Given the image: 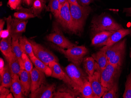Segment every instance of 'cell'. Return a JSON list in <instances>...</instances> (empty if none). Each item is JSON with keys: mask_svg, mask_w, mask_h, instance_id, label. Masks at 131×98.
I'll use <instances>...</instances> for the list:
<instances>
[{"mask_svg": "<svg viewBox=\"0 0 131 98\" xmlns=\"http://www.w3.org/2000/svg\"><path fill=\"white\" fill-rule=\"evenodd\" d=\"M91 31L93 35L104 31H116L123 29L111 16L106 13L94 16L91 22Z\"/></svg>", "mask_w": 131, "mask_h": 98, "instance_id": "6da1fadb", "label": "cell"}, {"mask_svg": "<svg viewBox=\"0 0 131 98\" xmlns=\"http://www.w3.org/2000/svg\"><path fill=\"white\" fill-rule=\"evenodd\" d=\"M72 19L73 33L78 34L83 30L85 21L92 11L90 6H82L79 4H70Z\"/></svg>", "mask_w": 131, "mask_h": 98, "instance_id": "7a4b0ae2", "label": "cell"}, {"mask_svg": "<svg viewBox=\"0 0 131 98\" xmlns=\"http://www.w3.org/2000/svg\"><path fill=\"white\" fill-rule=\"evenodd\" d=\"M122 71V66L112 65L109 63L101 71V81L103 87L108 91L118 81Z\"/></svg>", "mask_w": 131, "mask_h": 98, "instance_id": "3957f363", "label": "cell"}, {"mask_svg": "<svg viewBox=\"0 0 131 98\" xmlns=\"http://www.w3.org/2000/svg\"><path fill=\"white\" fill-rule=\"evenodd\" d=\"M65 70L66 73L75 86L77 91L81 93L83 85L86 81L89 80L88 76L84 73L79 66L73 63L68 65Z\"/></svg>", "mask_w": 131, "mask_h": 98, "instance_id": "277c9868", "label": "cell"}, {"mask_svg": "<svg viewBox=\"0 0 131 98\" xmlns=\"http://www.w3.org/2000/svg\"><path fill=\"white\" fill-rule=\"evenodd\" d=\"M61 52L64 55L69 61L77 66H79L83 61L85 55L88 53V50L85 46L76 45L64 50L62 48H58Z\"/></svg>", "mask_w": 131, "mask_h": 98, "instance_id": "5b68a950", "label": "cell"}, {"mask_svg": "<svg viewBox=\"0 0 131 98\" xmlns=\"http://www.w3.org/2000/svg\"><path fill=\"white\" fill-rule=\"evenodd\" d=\"M29 41L32 45L35 56L45 64L48 65L49 63L52 61L59 62L58 58L49 50L34 41Z\"/></svg>", "mask_w": 131, "mask_h": 98, "instance_id": "8992f818", "label": "cell"}, {"mask_svg": "<svg viewBox=\"0 0 131 98\" xmlns=\"http://www.w3.org/2000/svg\"><path fill=\"white\" fill-rule=\"evenodd\" d=\"M47 40L54 43L58 47L64 49H68L76 46L65 37L59 28L54 26L53 31L46 37Z\"/></svg>", "mask_w": 131, "mask_h": 98, "instance_id": "52a82bcc", "label": "cell"}, {"mask_svg": "<svg viewBox=\"0 0 131 98\" xmlns=\"http://www.w3.org/2000/svg\"><path fill=\"white\" fill-rule=\"evenodd\" d=\"M101 71L98 64L95 62V71L92 76L88 79L96 98L102 97L104 94L108 91L107 89L103 87L101 84Z\"/></svg>", "mask_w": 131, "mask_h": 98, "instance_id": "ba28073f", "label": "cell"}, {"mask_svg": "<svg viewBox=\"0 0 131 98\" xmlns=\"http://www.w3.org/2000/svg\"><path fill=\"white\" fill-rule=\"evenodd\" d=\"M48 66L52 71L51 76L52 77L62 80L69 87L77 91L75 86L68 76L67 73L62 70L58 62L52 61L49 63Z\"/></svg>", "mask_w": 131, "mask_h": 98, "instance_id": "9c48e42d", "label": "cell"}, {"mask_svg": "<svg viewBox=\"0 0 131 98\" xmlns=\"http://www.w3.org/2000/svg\"><path fill=\"white\" fill-rule=\"evenodd\" d=\"M57 20L64 29L73 32L72 19L69 2L66 3L62 7L59 15Z\"/></svg>", "mask_w": 131, "mask_h": 98, "instance_id": "30bf717a", "label": "cell"}, {"mask_svg": "<svg viewBox=\"0 0 131 98\" xmlns=\"http://www.w3.org/2000/svg\"><path fill=\"white\" fill-rule=\"evenodd\" d=\"M56 89L55 84H49L45 83L32 93L30 97L32 98H53V93Z\"/></svg>", "mask_w": 131, "mask_h": 98, "instance_id": "8fae6325", "label": "cell"}, {"mask_svg": "<svg viewBox=\"0 0 131 98\" xmlns=\"http://www.w3.org/2000/svg\"><path fill=\"white\" fill-rule=\"evenodd\" d=\"M30 74L31 80V93H32L38 89L41 85L46 83V78L45 73L36 67L33 68Z\"/></svg>", "mask_w": 131, "mask_h": 98, "instance_id": "7c38bea8", "label": "cell"}, {"mask_svg": "<svg viewBox=\"0 0 131 98\" xmlns=\"http://www.w3.org/2000/svg\"><path fill=\"white\" fill-rule=\"evenodd\" d=\"M13 79L10 87V90L15 98H24L25 95V89L19 78L17 74L12 76Z\"/></svg>", "mask_w": 131, "mask_h": 98, "instance_id": "4fadbf2b", "label": "cell"}, {"mask_svg": "<svg viewBox=\"0 0 131 98\" xmlns=\"http://www.w3.org/2000/svg\"><path fill=\"white\" fill-rule=\"evenodd\" d=\"M28 21L21 20L17 19H12L11 23L10 34L11 36H21L23 33L25 32Z\"/></svg>", "mask_w": 131, "mask_h": 98, "instance_id": "5bb4252c", "label": "cell"}, {"mask_svg": "<svg viewBox=\"0 0 131 98\" xmlns=\"http://www.w3.org/2000/svg\"><path fill=\"white\" fill-rule=\"evenodd\" d=\"M115 32V31H104L96 34L92 39L91 45L96 47L105 46L109 38Z\"/></svg>", "mask_w": 131, "mask_h": 98, "instance_id": "9a60e30c", "label": "cell"}, {"mask_svg": "<svg viewBox=\"0 0 131 98\" xmlns=\"http://www.w3.org/2000/svg\"><path fill=\"white\" fill-rule=\"evenodd\" d=\"M130 34V31L129 29H125L123 28L116 31L109 38L105 46L109 47L112 46L122 40L126 36L129 35Z\"/></svg>", "mask_w": 131, "mask_h": 98, "instance_id": "2e32d148", "label": "cell"}, {"mask_svg": "<svg viewBox=\"0 0 131 98\" xmlns=\"http://www.w3.org/2000/svg\"><path fill=\"white\" fill-rule=\"evenodd\" d=\"M20 36H12V50L20 63L22 70H25L23 62L22 59L23 52L20 48L19 42V39Z\"/></svg>", "mask_w": 131, "mask_h": 98, "instance_id": "e0dca14e", "label": "cell"}, {"mask_svg": "<svg viewBox=\"0 0 131 98\" xmlns=\"http://www.w3.org/2000/svg\"><path fill=\"white\" fill-rule=\"evenodd\" d=\"M80 93V92L71 88L61 87L58 89L57 91L54 92L53 98H76Z\"/></svg>", "mask_w": 131, "mask_h": 98, "instance_id": "ac0fdd59", "label": "cell"}, {"mask_svg": "<svg viewBox=\"0 0 131 98\" xmlns=\"http://www.w3.org/2000/svg\"><path fill=\"white\" fill-rule=\"evenodd\" d=\"M126 39L124 38L110 47H107L104 46L102 48V49L106 50V54L108 60L111 57L114 56L117 52H118V51L126 48Z\"/></svg>", "mask_w": 131, "mask_h": 98, "instance_id": "d6986e66", "label": "cell"}, {"mask_svg": "<svg viewBox=\"0 0 131 98\" xmlns=\"http://www.w3.org/2000/svg\"><path fill=\"white\" fill-rule=\"evenodd\" d=\"M92 56L95 61H96V63L98 64L101 71L103 70L109 63L106 50L102 48H101L100 50L96 53L93 54Z\"/></svg>", "mask_w": 131, "mask_h": 98, "instance_id": "ffe728a7", "label": "cell"}, {"mask_svg": "<svg viewBox=\"0 0 131 98\" xmlns=\"http://www.w3.org/2000/svg\"><path fill=\"white\" fill-rule=\"evenodd\" d=\"M19 76L25 89V95L28 96L31 92V80L30 73L25 70H22Z\"/></svg>", "mask_w": 131, "mask_h": 98, "instance_id": "44dd1931", "label": "cell"}, {"mask_svg": "<svg viewBox=\"0 0 131 98\" xmlns=\"http://www.w3.org/2000/svg\"><path fill=\"white\" fill-rule=\"evenodd\" d=\"M6 58L8 61V64L12 72V76L15 74H17L19 76L22 69L19 62L14 54L13 53L10 56L6 57Z\"/></svg>", "mask_w": 131, "mask_h": 98, "instance_id": "7402d4cb", "label": "cell"}, {"mask_svg": "<svg viewBox=\"0 0 131 98\" xmlns=\"http://www.w3.org/2000/svg\"><path fill=\"white\" fill-rule=\"evenodd\" d=\"M19 42L23 53H25L30 58L34 56L31 43L25 36H20Z\"/></svg>", "mask_w": 131, "mask_h": 98, "instance_id": "603a6c76", "label": "cell"}, {"mask_svg": "<svg viewBox=\"0 0 131 98\" xmlns=\"http://www.w3.org/2000/svg\"><path fill=\"white\" fill-rule=\"evenodd\" d=\"M12 37L11 36L8 38L2 39L0 43V49L4 55L8 57L12 54Z\"/></svg>", "mask_w": 131, "mask_h": 98, "instance_id": "cb8c5ba5", "label": "cell"}, {"mask_svg": "<svg viewBox=\"0 0 131 98\" xmlns=\"http://www.w3.org/2000/svg\"><path fill=\"white\" fill-rule=\"evenodd\" d=\"M30 58L37 68L45 73V74L48 76H51L52 71L49 66L45 64V63L38 59L35 55Z\"/></svg>", "mask_w": 131, "mask_h": 98, "instance_id": "d4e9b609", "label": "cell"}, {"mask_svg": "<svg viewBox=\"0 0 131 98\" xmlns=\"http://www.w3.org/2000/svg\"><path fill=\"white\" fill-rule=\"evenodd\" d=\"M1 78L2 80L1 86L8 88H10L13 77L8 64H6L5 66L4 71Z\"/></svg>", "mask_w": 131, "mask_h": 98, "instance_id": "484cf974", "label": "cell"}, {"mask_svg": "<svg viewBox=\"0 0 131 98\" xmlns=\"http://www.w3.org/2000/svg\"><path fill=\"white\" fill-rule=\"evenodd\" d=\"M126 54V48L121 50L108 59L109 63L112 65L122 66Z\"/></svg>", "mask_w": 131, "mask_h": 98, "instance_id": "4316f807", "label": "cell"}, {"mask_svg": "<svg viewBox=\"0 0 131 98\" xmlns=\"http://www.w3.org/2000/svg\"><path fill=\"white\" fill-rule=\"evenodd\" d=\"M84 66L88 79L91 78L95 71V60L92 57L86 58L84 60Z\"/></svg>", "mask_w": 131, "mask_h": 98, "instance_id": "83f0119b", "label": "cell"}, {"mask_svg": "<svg viewBox=\"0 0 131 98\" xmlns=\"http://www.w3.org/2000/svg\"><path fill=\"white\" fill-rule=\"evenodd\" d=\"M81 93L82 97L83 98H96L92 88L91 83L89 80L86 81L83 85Z\"/></svg>", "mask_w": 131, "mask_h": 98, "instance_id": "f1b7e54d", "label": "cell"}, {"mask_svg": "<svg viewBox=\"0 0 131 98\" xmlns=\"http://www.w3.org/2000/svg\"><path fill=\"white\" fill-rule=\"evenodd\" d=\"M49 10L57 19L60 14L61 9L59 0H50L48 6Z\"/></svg>", "mask_w": 131, "mask_h": 98, "instance_id": "f546056e", "label": "cell"}, {"mask_svg": "<svg viewBox=\"0 0 131 98\" xmlns=\"http://www.w3.org/2000/svg\"><path fill=\"white\" fill-rule=\"evenodd\" d=\"M118 81L116 82L112 87L104 94L103 98H118L119 96Z\"/></svg>", "mask_w": 131, "mask_h": 98, "instance_id": "4dcf8cb0", "label": "cell"}, {"mask_svg": "<svg viewBox=\"0 0 131 98\" xmlns=\"http://www.w3.org/2000/svg\"><path fill=\"white\" fill-rule=\"evenodd\" d=\"M14 16L16 19L23 20H26L28 19L34 18L36 17L32 11L28 9L24 11L15 12L14 14Z\"/></svg>", "mask_w": 131, "mask_h": 98, "instance_id": "1f68e13d", "label": "cell"}, {"mask_svg": "<svg viewBox=\"0 0 131 98\" xmlns=\"http://www.w3.org/2000/svg\"><path fill=\"white\" fill-rule=\"evenodd\" d=\"M45 3L41 0H35L32 5V11L35 16H37L43 10Z\"/></svg>", "mask_w": 131, "mask_h": 98, "instance_id": "d6a6232c", "label": "cell"}, {"mask_svg": "<svg viewBox=\"0 0 131 98\" xmlns=\"http://www.w3.org/2000/svg\"><path fill=\"white\" fill-rule=\"evenodd\" d=\"M123 97L124 98H131V71L126 77L125 90Z\"/></svg>", "mask_w": 131, "mask_h": 98, "instance_id": "836d02e7", "label": "cell"}, {"mask_svg": "<svg viewBox=\"0 0 131 98\" xmlns=\"http://www.w3.org/2000/svg\"><path fill=\"white\" fill-rule=\"evenodd\" d=\"M22 59L25 67V70L30 73L33 69V64L31 60H30L28 57V55L25 53H23L22 55Z\"/></svg>", "mask_w": 131, "mask_h": 98, "instance_id": "e575fe53", "label": "cell"}, {"mask_svg": "<svg viewBox=\"0 0 131 98\" xmlns=\"http://www.w3.org/2000/svg\"><path fill=\"white\" fill-rule=\"evenodd\" d=\"M9 93V91L7 88L2 86L0 87V98H6L8 95Z\"/></svg>", "mask_w": 131, "mask_h": 98, "instance_id": "d590c367", "label": "cell"}, {"mask_svg": "<svg viewBox=\"0 0 131 98\" xmlns=\"http://www.w3.org/2000/svg\"><path fill=\"white\" fill-rule=\"evenodd\" d=\"M79 5L81 6H88L91 3L94 2L95 0H77Z\"/></svg>", "mask_w": 131, "mask_h": 98, "instance_id": "8d00e7d4", "label": "cell"}, {"mask_svg": "<svg viewBox=\"0 0 131 98\" xmlns=\"http://www.w3.org/2000/svg\"><path fill=\"white\" fill-rule=\"evenodd\" d=\"M11 36L10 32L8 29L6 30H3L0 31V37L2 39L8 38Z\"/></svg>", "mask_w": 131, "mask_h": 98, "instance_id": "74e56055", "label": "cell"}, {"mask_svg": "<svg viewBox=\"0 0 131 98\" xmlns=\"http://www.w3.org/2000/svg\"><path fill=\"white\" fill-rule=\"evenodd\" d=\"M8 4L12 9H15L19 8L16 0H8Z\"/></svg>", "mask_w": 131, "mask_h": 98, "instance_id": "f35d334b", "label": "cell"}, {"mask_svg": "<svg viewBox=\"0 0 131 98\" xmlns=\"http://www.w3.org/2000/svg\"><path fill=\"white\" fill-rule=\"evenodd\" d=\"M4 62L2 58L0 59V75L1 77L3 76V74L4 71Z\"/></svg>", "mask_w": 131, "mask_h": 98, "instance_id": "ab89813d", "label": "cell"}, {"mask_svg": "<svg viewBox=\"0 0 131 98\" xmlns=\"http://www.w3.org/2000/svg\"><path fill=\"white\" fill-rule=\"evenodd\" d=\"M123 13H126V17H131V7L128 8H124L123 11Z\"/></svg>", "mask_w": 131, "mask_h": 98, "instance_id": "60d3db41", "label": "cell"}, {"mask_svg": "<svg viewBox=\"0 0 131 98\" xmlns=\"http://www.w3.org/2000/svg\"><path fill=\"white\" fill-rule=\"evenodd\" d=\"M23 1L26 4L29 6L33 5V3L35 1V0H23Z\"/></svg>", "mask_w": 131, "mask_h": 98, "instance_id": "b9f144b4", "label": "cell"}, {"mask_svg": "<svg viewBox=\"0 0 131 98\" xmlns=\"http://www.w3.org/2000/svg\"><path fill=\"white\" fill-rule=\"evenodd\" d=\"M4 24H5V21L3 19H1L0 20V31L3 30L4 26Z\"/></svg>", "mask_w": 131, "mask_h": 98, "instance_id": "7bdbcfd3", "label": "cell"}, {"mask_svg": "<svg viewBox=\"0 0 131 98\" xmlns=\"http://www.w3.org/2000/svg\"><path fill=\"white\" fill-rule=\"evenodd\" d=\"M59 4H60V7L61 9L62 7L63 6V5L66 3L68 2V0H59Z\"/></svg>", "mask_w": 131, "mask_h": 98, "instance_id": "ee69618b", "label": "cell"}, {"mask_svg": "<svg viewBox=\"0 0 131 98\" xmlns=\"http://www.w3.org/2000/svg\"><path fill=\"white\" fill-rule=\"evenodd\" d=\"M68 2L70 4H79L77 2V0H68Z\"/></svg>", "mask_w": 131, "mask_h": 98, "instance_id": "f6af8a7d", "label": "cell"}, {"mask_svg": "<svg viewBox=\"0 0 131 98\" xmlns=\"http://www.w3.org/2000/svg\"><path fill=\"white\" fill-rule=\"evenodd\" d=\"M12 93H9L7 96L6 98H14V95Z\"/></svg>", "mask_w": 131, "mask_h": 98, "instance_id": "bcb514c9", "label": "cell"}, {"mask_svg": "<svg viewBox=\"0 0 131 98\" xmlns=\"http://www.w3.org/2000/svg\"><path fill=\"white\" fill-rule=\"evenodd\" d=\"M17 1V4L18 6V7H19L20 5V3H21V1L22 0H16Z\"/></svg>", "mask_w": 131, "mask_h": 98, "instance_id": "7dc6e473", "label": "cell"}, {"mask_svg": "<svg viewBox=\"0 0 131 98\" xmlns=\"http://www.w3.org/2000/svg\"><path fill=\"white\" fill-rule=\"evenodd\" d=\"M129 30H130V34H129V35H130L131 36V25H130V28H129Z\"/></svg>", "mask_w": 131, "mask_h": 98, "instance_id": "c3c4849f", "label": "cell"}, {"mask_svg": "<svg viewBox=\"0 0 131 98\" xmlns=\"http://www.w3.org/2000/svg\"><path fill=\"white\" fill-rule=\"evenodd\" d=\"M41 1H42L43 3H45V0H41Z\"/></svg>", "mask_w": 131, "mask_h": 98, "instance_id": "681fc988", "label": "cell"}]
</instances>
